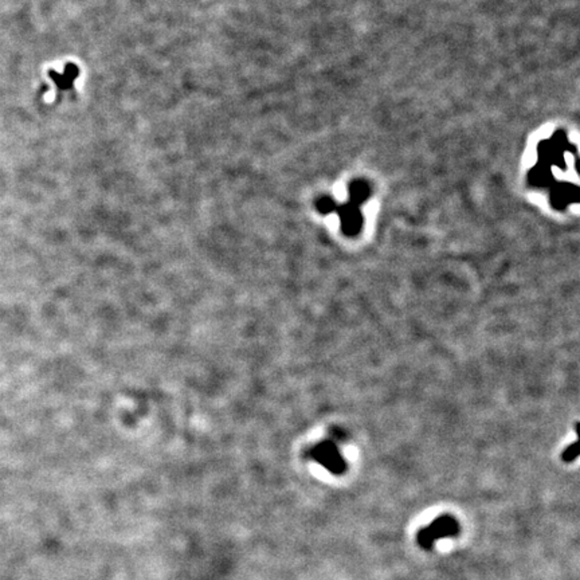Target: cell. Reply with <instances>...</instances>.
<instances>
[{
	"label": "cell",
	"mask_w": 580,
	"mask_h": 580,
	"mask_svg": "<svg viewBox=\"0 0 580 580\" xmlns=\"http://www.w3.org/2000/svg\"><path fill=\"white\" fill-rule=\"evenodd\" d=\"M50 77L53 78V81L56 82L58 89L66 92V90L73 88V82L78 77V69H77V66L70 64L64 69L62 74H58L57 71H51Z\"/></svg>",
	"instance_id": "cell-1"
}]
</instances>
